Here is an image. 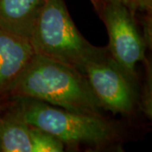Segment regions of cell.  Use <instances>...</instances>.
<instances>
[{"mask_svg": "<svg viewBox=\"0 0 152 152\" xmlns=\"http://www.w3.org/2000/svg\"><path fill=\"white\" fill-rule=\"evenodd\" d=\"M36 129L6 107L0 113V152H33Z\"/></svg>", "mask_w": 152, "mask_h": 152, "instance_id": "obj_8", "label": "cell"}, {"mask_svg": "<svg viewBox=\"0 0 152 152\" xmlns=\"http://www.w3.org/2000/svg\"><path fill=\"white\" fill-rule=\"evenodd\" d=\"M108 34L107 47L111 56L136 82V65L145 62L148 47L140 32L138 15L122 3L113 0H91Z\"/></svg>", "mask_w": 152, "mask_h": 152, "instance_id": "obj_4", "label": "cell"}, {"mask_svg": "<svg viewBox=\"0 0 152 152\" xmlns=\"http://www.w3.org/2000/svg\"><path fill=\"white\" fill-rule=\"evenodd\" d=\"M122 3L142 18L151 17L152 0H113Z\"/></svg>", "mask_w": 152, "mask_h": 152, "instance_id": "obj_10", "label": "cell"}, {"mask_svg": "<svg viewBox=\"0 0 152 152\" xmlns=\"http://www.w3.org/2000/svg\"><path fill=\"white\" fill-rule=\"evenodd\" d=\"M34 54L28 39L0 28V97L10 98L11 89Z\"/></svg>", "mask_w": 152, "mask_h": 152, "instance_id": "obj_6", "label": "cell"}, {"mask_svg": "<svg viewBox=\"0 0 152 152\" xmlns=\"http://www.w3.org/2000/svg\"><path fill=\"white\" fill-rule=\"evenodd\" d=\"M84 75L105 110L129 114L135 107V84L114 60L106 48L102 54L87 63Z\"/></svg>", "mask_w": 152, "mask_h": 152, "instance_id": "obj_5", "label": "cell"}, {"mask_svg": "<svg viewBox=\"0 0 152 152\" xmlns=\"http://www.w3.org/2000/svg\"><path fill=\"white\" fill-rule=\"evenodd\" d=\"M29 42L36 54L72 66L82 73L89 61L106 50L93 46L82 36L64 0H46Z\"/></svg>", "mask_w": 152, "mask_h": 152, "instance_id": "obj_3", "label": "cell"}, {"mask_svg": "<svg viewBox=\"0 0 152 152\" xmlns=\"http://www.w3.org/2000/svg\"><path fill=\"white\" fill-rule=\"evenodd\" d=\"M64 149L65 145L58 138L37 127L33 152H63Z\"/></svg>", "mask_w": 152, "mask_h": 152, "instance_id": "obj_9", "label": "cell"}, {"mask_svg": "<svg viewBox=\"0 0 152 152\" xmlns=\"http://www.w3.org/2000/svg\"><path fill=\"white\" fill-rule=\"evenodd\" d=\"M151 74L147 75V80L145 85V92L143 96V108L145 110V113L150 117L151 115V99L149 98V91H151Z\"/></svg>", "mask_w": 152, "mask_h": 152, "instance_id": "obj_11", "label": "cell"}, {"mask_svg": "<svg viewBox=\"0 0 152 152\" xmlns=\"http://www.w3.org/2000/svg\"><path fill=\"white\" fill-rule=\"evenodd\" d=\"M46 0H0V28L29 40Z\"/></svg>", "mask_w": 152, "mask_h": 152, "instance_id": "obj_7", "label": "cell"}, {"mask_svg": "<svg viewBox=\"0 0 152 152\" xmlns=\"http://www.w3.org/2000/svg\"><path fill=\"white\" fill-rule=\"evenodd\" d=\"M7 107L71 148L86 145L102 149L118 136L115 126L104 116L73 112L28 97H11Z\"/></svg>", "mask_w": 152, "mask_h": 152, "instance_id": "obj_2", "label": "cell"}, {"mask_svg": "<svg viewBox=\"0 0 152 152\" xmlns=\"http://www.w3.org/2000/svg\"><path fill=\"white\" fill-rule=\"evenodd\" d=\"M10 102L9 98H2L0 97V113L7 107L8 104Z\"/></svg>", "mask_w": 152, "mask_h": 152, "instance_id": "obj_12", "label": "cell"}, {"mask_svg": "<svg viewBox=\"0 0 152 152\" xmlns=\"http://www.w3.org/2000/svg\"><path fill=\"white\" fill-rule=\"evenodd\" d=\"M82 113L103 116L86 76L72 66L34 54L10 92Z\"/></svg>", "mask_w": 152, "mask_h": 152, "instance_id": "obj_1", "label": "cell"}]
</instances>
